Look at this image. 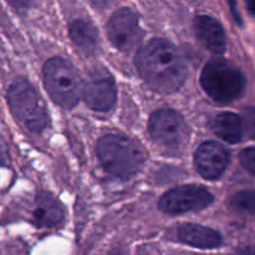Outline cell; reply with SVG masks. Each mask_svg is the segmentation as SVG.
<instances>
[{
    "instance_id": "2e32d148",
    "label": "cell",
    "mask_w": 255,
    "mask_h": 255,
    "mask_svg": "<svg viewBox=\"0 0 255 255\" xmlns=\"http://www.w3.org/2000/svg\"><path fill=\"white\" fill-rule=\"evenodd\" d=\"M232 208L236 211L242 212V213H254L255 206V197L253 191H243L233 196L231 201Z\"/></svg>"
},
{
    "instance_id": "6da1fadb",
    "label": "cell",
    "mask_w": 255,
    "mask_h": 255,
    "mask_svg": "<svg viewBox=\"0 0 255 255\" xmlns=\"http://www.w3.org/2000/svg\"><path fill=\"white\" fill-rule=\"evenodd\" d=\"M136 66L142 79L156 91L173 94L187 79V66L178 49L164 39H153L139 49Z\"/></svg>"
},
{
    "instance_id": "8992f818",
    "label": "cell",
    "mask_w": 255,
    "mask_h": 255,
    "mask_svg": "<svg viewBox=\"0 0 255 255\" xmlns=\"http://www.w3.org/2000/svg\"><path fill=\"white\" fill-rule=\"evenodd\" d=\"M148 129L153 141L171 152L181 151L189 137L188 125L183 117L169 109L153 112L149 119Z\"/></svg>"
},
{
    "instance_id": "3957f363",
    "label": "cell",
    "mask_w": 255,
    "mask_h": 255,
    "mask_svg": "<svg viewBox=\"0 0 255 255\" xmlns=\"http://www.w3.org/2000/svg\"><path fill=\"white\" fill-rule=\"evenodd\" d=\"M201 85L212 100L229 104L242 96L246 77L238 66L228 60L213 59L202 70Z\"/></svg>"
},
{
    "instance_id": "ba28073f",
    "label": "cell",
    "mask_w": 255,
    "mask_h": 255,
    "mask_svg": "<svg viewBox=\"0 0 255 255\" xmlns=\"http://www.w3.org/2000/svg\"><path fill=\"white\" fill-rule=\"evenodd\" d=\"M107 32L112 44L121 51H131L141 42L143 31L138 16L131 9H120L107 25Z\"/></svg>"
},
{
    "instance_id": "7a4b0ae2",
    "label": "cell",
    "mask_w": 255,
    "mask_h": 255,
    "mask_svg": "<svg viewBox=\"0 0 255 255\" xmlns=\"http://www.w3.org/2000/svg\"><path fill=\"white\" fill-rule=\"evenodd\" d=\"M96 151L106 172L122 179L138 173L144 163L143 151L128 137L107 134L97 142Z\"/></svg>"
},
{
    "instance_id": "9a60e30c",
    "label": "cell",
    "mask_w": 255,
    "mask_h": 255,
    "mask_svg": "<svg viewBox=\"0 0 255 255\" xmlns=\"http://www.w3.org/2000/svg\"><path fill=\"white\" fill-rule=\"evenodd\" d=\"M213 131L228 143H238L243 137V121L233 112H223L213 121Z\"/></svg>"
},
{
    "instance_id": "8fae6325",
    "label": "cell",
    "mask_w": 255,
    "mask_h": 255,
    "mask_svg": "<svg viewBox=\"0 0 255 255\" xmlns=\"http://www.w3.org/2000/svg\"><path fill=\"white\" fill-rule=\"evenodd\" d=\"M194 32L203 46L212 54L221 55L226 51V31L214 17L204 14L197 15L194 17Z\"/></svg>"
},
{
    "instance_id": "d6986e66",
    "label": "cell",
    "mask_w": 255,
    "mask_h": 255,
    "mask_svg": "<svg viewBox=\"0 0 255 255\" xmlns=\"http://www.w3.org/2000/svg\"><path fill=\"white\" fill-rule=\"evenodd\" d=\"M96 7H105L112 1V0H90Z\"/></svg>"
},
{
    "instance_id": "52a82bcc",
    "label": "cell",
    "mask_w": 255,
    "mask_h": 255,
    "mask_svg": "<svg viewBox=\"0 0 255 255\" xmlns=\"http://www.w3.org/2000/svg\"><path fill=\"white\" fill-rule=\"evenodd\" d=\"M213 202V196L206 188L196 184H187L169 189L159 199L162 212L172 216L197 212L207 208Z\"/></svg>"
},
{
    "instance_id": "4fadbf2b",
    "label": "cell",
    "mask_w": 255,
    "mask_h": 255,
    "mask_svg": "<svg viewBox=\"0 0 255 255\" xmlns=\"http://www.w3.org/2000/svg\"><path fill=\"white\" fill-rule=\"evenodd\" d=\"M64 219V209L49 194H40L35 201L32 221L37 227H55Z\"/></svg>"
},
{
    "instance_id": "ac0fdd59",
    "label": "cell",
    "mask_w": 255,
    "mask_h": 255,
    "mask_svg": "<svg viewBox=\"0 0 255 255\" xmlns=\"http://www.w3.org/2000/svg\"><path fill=\"white\" fill-rule=\"evenodd\" d=\"M10 5L14 7H19V9H25V7L31 6L34 0H7Z\"/></svg>"
},
{
    "instance_id": "277c9868",
    "label": "cell",
    "mask_w": 255,
    "mask_h": 255,
    "mask_svg": "<svg viewBox=\"0 0 255 255\" xmlns=\"http://www.w3.org/2000/svg\"><path fill=\"white\" fill-rule=\"evenodd\" d=\"M44 81L51 99L65 109L79 104L84 85L71 62L61 57H52L44 66Z\"/></svg>"
},
{
    "instance_id": "5bb4252c",
    "label": "cell",
    "mask_w": 255,
    "mask_h": 255,
    "mask_svg": "<svg viewBox=\"0 0 255 255\" xmlns=\"http://www.w3.org/2000/svg\"><path fill=\"white\" fill-rule=\"evenodd\" d=\"M70 36L75 44L85 52V54H94L99 46V32L97 29L86 20H75L70 25Z\"/></svg>"
},
{
    "instance_id": "5b68a950",
    "label": "cell",
    "mask_w": 255,
    "mask_h": 255,
    "mask_svg": "<svg viewBox=\"0 0 255 255\" xmlns=\"http://www.w3.org/2000/svg\"><path fill=\"white\" fill-rule=\"evenodd\" d=\"M7 101L12 114L31 132L39 133L49 126L44 102L27 81L20 79L12 82L7 91Z\"/></svg>"
},
{
    "instance_id": "9c48e42d",
    "label": "cell",
    "mask_w": 255,
    "mask_h": 255,
    "mask_svg": "<svg viewBox=\"0 0 255 255\" xmlns=\"http://www.w3.org/2000/svg\"><path fill=\"white\" fill-rule=\"evenodd\" d=\"M228 149L221 143L208 141L202 143L194 153V164L203 178L214 181L226 172L229 164Z\"/></svg>"
},
{
    "instance_id": "7c38bea8",
    "label": "cell",
    "mask_w": 255,
    "mask_h": 255,
    "mask_svg": "<svg viewBox=\"0 0 255 255\" xmlns=\"http://www.w3.org/2000/svg\"><path fill=\"white\" fill-rule=\"evenodd\" d=\"M177 237L182 243L199 249H214L222 244L218 232L198 224H183L177 231Z\"/></svg>"
},
{
    "instance_id": "e0dca14e",
    "label": "cell",
    "mask_w": 255,
    "mask_h": 255,
    "mask_svg": "<svg viewBox=\"0 0 255 255\" xmlns=\"http://www.w3.org/2000/svg\"><path fill=\"white\" fill-rule=\"evenodd\" d=\"M241 163L243 166V168L246 171H248L252 176H254L255 173V148L254 147H249L246 148L244 151H242L241 157Z\"/></svg>"
},
{
    "instance_id": "30bf717a",
    "label": "cell",
    "mask_w": 255,
    "mask_h": 255,
    "mask_svg": "<svg viewBox=\"0 0 255 255\" xmlns=\"http://www.w3.org/2000/svg\"><path fill=\"white\" fill-rule=\"evenodd\" d=\"M85 102L90 109L99 112H107L115 106L117 92L115 82L109 74L96 72L90 77L86 87L82 91Z\"/></svg>"
}]
</instances>
